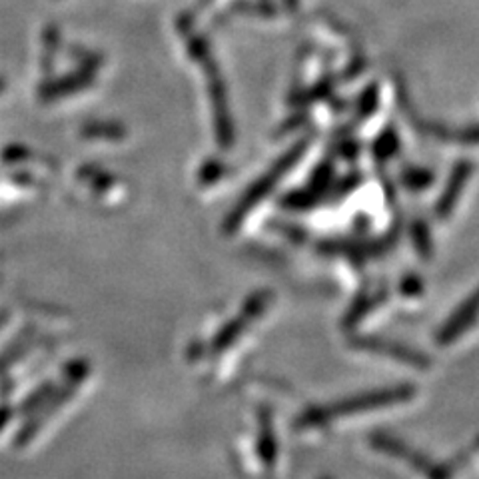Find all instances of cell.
Here are the masks:
<instances>
[{"label": "cell", "mask_w": 479, "mask_h": 479, "mask_svg": "<svg viewBox=\"0 0 479 479\" xmlns=\"http://www.w3.org/2000/svg\"><path fill=\"white\" fill-rule=\"evenodd\" d=\"M477 312H479V292H475L474 296L470 298V302L463 303V306L452 315L450 324H445V328L440 334V342L448 344V342L455 340L457 334H460L465 328H470V324L475 322Z\"/></svg>", "instance_id": "1"}, {"label": "cell", "mask_w": 479, "mask_h": 479, "mask_svg": "<svg viewBox=\"0 0 479 479\" xmlns=\"http://www.w3.org/2000/svg\"><path fill=\"white\" fill-rule=\"evenodd\" d=\"M467 172H470V166H467V165L457 166V170L453 172V178H452L450 188H445V196H443V200L440 202V212H442V214H445V212H450V210H452V204H453L455 196H457L455 190L462 186V182H465Z\"/></svg>", "instance_id": "2"}, {"label": "cell", "mask_w": 479, "mask_h": 479, "mask_svg": "<svg viewBox=\"0 0 479 479\" xmlns=\"http://www.w3.org/2000/svg\"><path fill=\"white\" fill-rule=\"evenodd\" d=\"M0 89H3V84H0Z\"/></svg>", "instance_id": "3"}]
</instances>
